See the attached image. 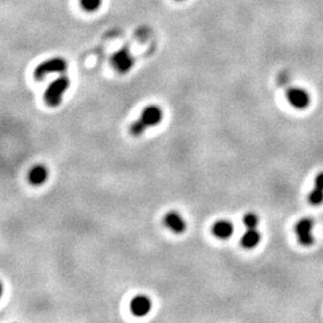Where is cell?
<instances>
[{
    "label": "cell",
    "mask_w": 323,
    "mask_h": 323,
    "mask_svg": "<svg viewBox=\"0 0 323 323\" xmlns=\"http://www.w3.org/2000/svg\"><path fill=\"white\" fill-rule=\"evenodd\" d=\"M163 118V111L158 106L151 105L147 106L141 112L140 117L135 120L129 127V132L134 137H140L146 132L150 127H155L161 123Z\"/></svg>",
    "instance_id": "1"
},
{
    "label": "cell",
    "mask_w": 323,
    "mask_h": 323,
    "mask_svg": "<svg viewBox=\"0 0 323 323\" xmlns=\"http://www.w3.org/2000/svg\"><path fill=\"white\" fill-rule=\"evenodd\" d=\"M70 88V78L66 76H60L53 81L46 89L43 95L44 102L47 106L54 107L60 106L65 91Z\"/></svg>",
    "instance_id": "2"
},
{
    "label": "cell",
    "mask_w": 323,
    "mask_h": 323,
    "mask_svg": "<svg viewBox=\"0 0 323 323\" xmlns=\"http://www.w3.org/2000/svg\"><path fill=\"white\" fill-rule=\"evenodd\" d=\"M67 70V62L62 58H52L41 62L34 71V77L36 79H43L49 73H64Z\"/></svg>",
    "instance_id": "3"
},
{
    "label": "cell",
    "mask_w": 323,
    "mask_h": 323,
    "mask_svg": "<svg viewBox=\"0 0 323 323\" xmlns=\"http://www.w3.org/2000/svg\"><path fill=\"white\" fill-rule=\"evenodd\" d=\"M314 221L310 218H303L295 225V232L298 242L304 247H309L315 242L313 235Z\"/></svg>",
    "instance_id": "4"
},
{
    "label": "cell",
    "mask_w": 323,
    "mask_h": 323,
    "mask_svg": "<svg viewBox=\"0 0 323 323\" xmlns=\"http://www.w3.org/2000/svg\"><path fill=\"white\" fill-rule=\"evenodd\" d=\"M286 99L293 108L302 109L308 108L310 105V96L308 91H305L302 88H289L286 90Z\"/></svg>",
    "instance_id": "5"
},
{
    "label": "cell",
    "mask_w": 323,
    "mask_h": 323,
    "mask_svg": "<svg viewBox=\"0 0 323 323\" xmlns=\"http://www.w3.org/2000/svg\"><path fill=\"white\" fill-rule=\"evenodd\" d=\"M151 308H152V302L145 295L135 296L134 298H132L131 304H129L132 314L137 317L146 316L151 311Z\"/></svg>",
    "instance_id": "6"
},
{
    "label": "cell",
    "mask_w": 323,
    "mask_h": 323,
    "mask_svg": "<svg viewBox=\"0 0 323 323\" xmlns=\"http://www.w3.org/2000/svg\"><path fill=\"white\" fill-rule=\"evenodd\" d=\"M164 224L169 230L173 231L176 235L186 232L187 223L182 215L176 211H170L164 215Z\"/></svg>",
    "instance_id": "7"
},
{
    "label": "cell",
    "mask_w": 323,
    "mask_h": 323,
    "mask_svg": "<svg viewBox=\"0 0 323 323\" xmlns=\"http://www.w3.org/2000/svg\"><path fill=\"white\" fill-rule=\"evenodd\" d=\"M133 58L127 50H118L112 55V65L118 72L126 73L133 67Z\"/></svg>",
    "instance_id": "8"
},
{
    "label": "cell",
    "mask_w": 323,
    "mask_h": 323,
    "mask_svg": "<svg viewBox=\"0 0 323 323\" xmlns=\"http://www.w3.org/2000/svg\"><path fill=\"white\" fill-rule=\"evenodd\" d=\"M49 176V171L43 164L34 165L28 174V181L32 186H41L46 182Z\"/></svg>",
    "instance_id": "9"
},
{
    "label": "cell",
    "mask_w": 323,
    "mask_h": 323,
    "mask_svg": "<svg viewBox=\"0 0 323 323\" xmlns=\"http://www.w3.org/2000/svg\"><path fill=\"white\" fill-rule=\"evenodd\" d=\"M235 232V226L229 220H218L213 224L212 233L219 239H229Z\"/></svg>",
    "instance_id": "10"
},
{
    "label": "cell",
    "mask_w": 323,
    "mask_h": 323,
    "mask_svg": "<svg viewBox=\"0 0 323 323\" xmlns=\"http://www.w3.org/2000/svg\"><path fill=\"white\" fill-rule=\"evenodd\" d=\"M261 242V233L256 229H247L241 238V244L245 249H254Z\"/></svg>",
    "instance_id": "11"
},
{
    "label": "cell",
    "mask_w": 323,
    "mask_h": 323,
    "mask_svg": "<svg viewBox=\"0 0 323 323\" xmlns=\"http://www.w3.org/2000/svg\"><path fill=\"white\" fill-rule=\"evenodd\" d=\"M260 223L259 215H255L254 212H248L245 213L244 217H243V224L247 229H256L257 225Z\"/></svg>",
    "instance_id": "12"
},
{
    "label": "cell",
    "mask_w": 323,
    "mask_h": 323,
    "mask_svg": "<svg viewBox=\"0 0 323 323\" xmlns=\"http://www.w3.org/2000/svg\"><path fill=\"white\" fill-rule=\"evenodd\" d=\"M308 200H309V203L311 205H321L323 203V191L322 189H319V188H315L314 187L313 191L309 193V198H308Z\"/></svg>",
    "instance_id": "13"
},
{
    "label": "cell",
    "mask_w": 323,
    "mask_h": 323,
    "mask_svg": "<svg viewBox=\"0 0 323 323\" xmlns=\"http://www.w3.org/2000/svg\"><path fill=\"white\" fill-rule=\"evenodd\" d=\"M102 4V0H81L82 7L87 12H95L97 11Z\"/></svg>",
    "instance_id": "14"
},
{
    "label": "cell",
    "mask_w": 323,
    "mask_h": 323,
    "mask_svg": "<svg viewBox=\"0 0 323 323\" xmlns=\"http://www.w3.org/2000/svg\"><path fill=\"white\" fill-rule=\"evenodd\" d=\"M314 187H315V188L322 189L323 191V171L322 173L317 174V176L315 177V183H314Z\"/></svg>",
    "instance_id": "15"
}]
</instances>
